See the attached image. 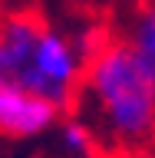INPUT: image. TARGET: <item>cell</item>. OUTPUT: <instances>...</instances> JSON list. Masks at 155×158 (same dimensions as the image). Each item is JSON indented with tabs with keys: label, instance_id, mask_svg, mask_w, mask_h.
Listing matches in <instances>:
<instances>
[{
	"label": "cell",
	"instance_id": "obj_1",
	"mask_svg": "<svg viewBox=\"0 0 155 158\" xmlns=\"http://www.w3.org/2000/svg\"><path fill=\"white\" fill-rule=\"evenodd\" d=\"M69 112L89 122L99 145H112L126 155L155 152V76L126 40L109 36L89 56Z\"/></svg>",
	"mask_w": 155,
	"mask_h": 158
},
{
	"label": "cell",
	"instance_id": "obj_2",
	"mask_svg": "<svg viewBox=\"0 0 155 158\" xmlns=\"http://www.w3.org/2000/svg\"><path fill=\"white\" fill-rule=\"evenodd\" d=\"M63 109L50 99L20 89L13 82H0V135L7 138H33L46 132L59 118Z\"/></svg>",
	"mask_w": 155,
	"mask_h": 158
},
{
	"label": "cell",
	"instance_id": "obj_3",
	"mask_svg": "<svg viewBox=\"0 0 155 158\" xmlns=\"http://www.w3.org/2000/svg\"><path fill=\"white\" fill-rule=\"evenodd\" d=\"M126 43L142 59V66L155 76V0H142L136 7L126 30Z\"/></svg>",
	"mask_w": 155,
	"mask_h": 158
},
{
	"label": "cell",
	"instance_id": "obj_4",
	"mask_svg": "<svg viewBox=\"0 0 155 158\" xmlns=\"http://www.w3.org/2000/svg\"><path fill=\"white\" fill-rule=\"evenodd\" d=\"M63 145L69 148V152H76V155H93L99 148V138L96 132L89 128V122H83L79 115H73L69 122H63Z\"/></svg>",
	"mask_w": 155,
	"mask_h": 158
}]
</instances>
